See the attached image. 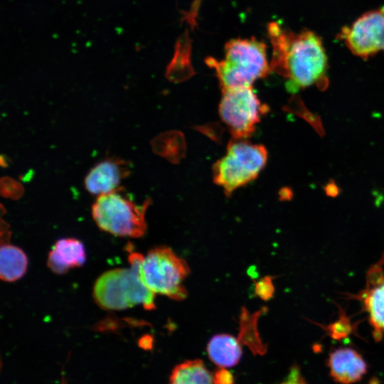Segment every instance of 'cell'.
I'll use <instances>...</instances> for the list:
<instances>
[{
	"label": "cell",
	"mask_w": 384,
	"mask_h": 384,
	"mask_svg": "<svg viewBox=\"0 0 384 384\" xmlns=\"http://www.w3.org/2000/svg\"><path fill=\"white\" fill-rule=\"evenodd\" d=\"M366 288L359 296L368 314L373 335L377 341L384 335V274L380 267H372Z\"/></svg>",
	"instance_id": "obj_11"
},
{
	"label": "cell",
	"mask_w": 384,
	"mask_h": 384,
	"mask_svg": "<svg viewBox=\"0 0 384 384\" xmlns=\"http://www.w3.org/2000/svg\"><path fill=\"white\" fill-rule=\"evenodd\" d=\"M279 384H307L297 365H294L285 379Z\"/></svg>",
	"instance_id": "obj_18"
},
{
	"label": "cell",
	"mask_w": 384,
	"mask_h": 384,
	"mask_svg": "<svg viewBox=\"0 0 384 384\" xmlns=\"http://www.w3.org/2000/svg\"><path fill=\"white\" fill-rule=\"evenodd\" d=\"M356 56L368 59L384 53V6L363 14L338 34Z\"/></svg>",
	"instance_id": "obj_8"
},
{
	"label": "cell",
	"mask_w": 384,
	"mask_h": 384,
	"mask_svg": "<svg viewBox=\"0 0 384 384\" xmlns=\"http://www.w3.org/2000/svg\"><path fill=\"white\" fill-rule=\"evenodd\" d=\"M267 151L262 144L233 139L225 154L213 167L215 183L227 196L255 180L265 167Z\"/></svg>",
	"instance_id": "obj_4"
},
{
	"label": "cell",
	"mask_w": 384,
	"mask_h": 384,
	"mask_svg": "<svg viewBox=\"0 0 384 384\" xmlns=\"http://www.w3.org/2000/svg\"><path fill=\"white\" fill-rule=\"evenodd\" d=\"M329 374L340 384H353L360 381L368 371V364L357 351L341 347L331 351L327 359Z\"/></svg>",
	"instance_id": "obj_10"
},
{
	"label": "cell",
	"mask_w": 384,
	"mask_h": 384,
	"mask_svg": "<svg viewBox=\"0 0 384 384\" xmlns=\"http://www.w3.org/2000/svg\"><path fill=\"white\" fill-rule=\"evenodd\" d=\"M214 384H233V375L225 368H220L213 375Z\"/></svg>",
	"instance_id": "obj_19"
},
{
	"label": "cell",
	"mask_w": 384,
	"mask_h": 384,
	"mask_svg": "<svg viewBox=\"0 0 384 384\" xmlns=\"http://www.w3.org/2000/svg\"><path fill=\"white\" fill-rule=\"evenodd\" d=\"M122 189L98 196L92 206V215L102 230L120 237L140 238L146 232V200L138 205L125 197Z\"/></svg>",
	"instance_id": "obj_5"
},
{
	"label": "cell",
	"mask_w": 384,
	"mask_h": 384,
	"mask_svg": "<svg viewBox=\"0 0 384 384\" xmlns=\"http://www.w3.org/2000/svg\"><path fill=\"white\" fill-rule=\"evenodd\" d=\"M274 292L272 279L270 277H265L255 283L256 294L263 300L270 299L273 296Z\"/></svg>",
	"instance_id": "obj_17"
},
{
	"label": "cell",
	"mask_w": 384,
	"mask_h": 384,
	"mask_svg": "<svg viewBox=\"0 0 384 384\" xmlns=\"http://www.w3.org/2000/svg\"><path fill=\"white\" fill-rule=\"evenodd\" d=\"M169 384H214L213 375L201 360H188L173 369Z\"/></svg>",
	"instance_id": "obj_15"
},
{
	"label": "cell",
	"mask_w": 384,
	"mask_h": 384,
	"mask_svg": "<svg viewBox=\"0 0 384 384\" xmlns=\"http://www.w3.org/2000/svg\"><path fill=\"white\" fill-rule=\"evenodd\" d=\"M86 260L83 244L75 238L58 240L50 251L48 266L55 273L63 274L82 266Z\"/></svg>",
	"instance_id": "obj_12"
},
{
	"label": "cell",
	"mask_w": 384,
	"mask_h": 384,
	"mask_svg": "<svg viewBox=\"0 0 384 384\" xmlns=\"http://www.w3.org/2000/svg\"><path fill=\"white\" fill-rule=\"evenodd\" d=\"M130 171L129 161L116 157L107 158L88 172L85 178V187L90 193L98 196L121 190V182Z\"/></svg>",
	"instance_id": "obj_9"
},
{
	"label": "cell",
	"mask_w": 384,
	"mask_h": 384,
	"mask_svg": "<svg viewBox=\"0 0 384 384\" xmlns=\"http://www.w3.org/2000/svg\"><path fill=\"white\" fill-rule=\"evenodd\" d=\"M241 342L238 338L220 334L213 336L207 345L210 361L219 368H230L240 361L242 356Z\"/></svg>",
	"instance_id": "obj_13"
},
{
	"label": "cell",
	"mask_w": 384,
	"mask_h": 384,
	"mask_svg": "<svg viewBox=\"0 0 384 384\" xmlns=\"http://www.w3.org/2000/svg\"><path fill=\"white\" fill-rule=\"evenodd\" d=\"M28 258L19 247L1 245L0 250V276L5 282H14L21 278L26 272Z\"/></svg>",
	"instance_id": "obj_14"
},
{
	"label": "cell",
	"mask_w": 384,
	"mask_h": 384,
	"mask_svg": "<svg viewBox=\"0 0 384 384\" xmlns=\"http://www.w3.org/2000/svg\"><path fill=\"white\" fill-rule=\"evenodd\" d=\"M206 63L215 71L221 90L252 87L270 71L266 45L255 38H234L225 46L221 60L213 58Z\"/></svg>",
	"instance_id": "obj_2"
},
{
	"label": "cell",
	"mask_w": 384,
	"mask_h": 384,
	"mask_svg": "<svg viewBox=\"0 0 384 384\" xmlns=\"http://www.w3.org/2000/svg\"><path fill=\"white\" fill-rule=\"evenodd\" d=\"M143 260L139 253H132L129 256L130 268L111 270L97 278L93 297L100 307L122 310L141 304L146 310L155 308V293L146 286L141 277Z\"/></svg>",
	"instance_id": "obj_3"
},
{
	"label": "cell",
	"mask_w": 384,
	"mask_h": 384,
	"mask_svg": "<svg viewBox=\"0 0 384 384\" xmlns=\"http://www.w3.org/2000/svg\"><path fill=\"white\" fill-rule=\"evenodd\" d=\"M337 188L335 184L334 183H329L327 186H326V191H327V193L329 194V195H332V194H334L336 195L337 193Z\"/></svg>",
	"instance_id": "obj_20"
},
{
	"label": "cell",
	"mask_w": 384,
	"mask_h": 384,
	"mask_svg": "<svg viewBox=\"0 0 384 384\" xmlns=\"http://www.w3.org/2000/svg\"><path fill=\"white\" fill-rule=\"evenodd\" d=\"M267 32L272 46L270 70L287 80L288 91L314 85L327 87L328 58L319 35L308 29L295 33L277 22L268 25Z\"/></svg>",
	"instance_id": "obj_1"
},
{
	"label": "cell",
	"mask_w": 384,
	"mask_h": 384,
	"mask_svg": "<svg viewBox=\"0 0 384 384\" xmlns=\"http://www.w3.org/2000/svg\"><path fill=\"white\" fill-rule=\"evenodd\" d=\"M268 110L252 87L222 90L219 115L233 139L244 140L251 137Z\"/></svg>",
	"instance_id": "obj_7"
},
{
	"label": "cell",
	"mask_w": 384,
	"mask_h": 384,
	"mask_svg": "<svg viewBox=\"0 0 384 384\" xmlns=\"http://www.w3.org/2000/svg\"><path fill=\"white\" fill-rule=\"evenodd\" d=\"M260 313L250 314L245 309L241 314L240 332L238 339L241 343L247 346L255 353L262 354L266 351L260 339L257 330V320Z\"/></svg>",
	"instance_id": "obj_16"
},
{
	"label": "cell",
	"mask_w": 384,
	"mask_h": 384,
	"mask_svg": "<svg viewBox=\"0 0 384 384\" xmlns=\"http://www.w3.org/2000/svg\"><path fill=\"white\" fill-rule=\"evenodd\" d=\"M140 272L144 283L155 294L176 301L187 297L183 282L190 272L189 267L171 248L160 246L151 250L144 257Z\"/></svg>",
	"instance_id": "obj_6"
}]
</instances>
